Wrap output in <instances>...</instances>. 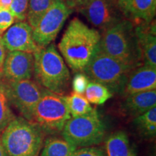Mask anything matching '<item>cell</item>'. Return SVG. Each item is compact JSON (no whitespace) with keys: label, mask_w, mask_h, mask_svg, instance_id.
I'll return each mask as SVG.
<instances>
[{"label":"cell","mask_w":156,"mask_h":156,"mask_svg":"<svg viewBox=\"0 0 156 156\" xmlns=\"http://www.w3.org/2000/svg\"><path fill=\"white\" fill-rule=\"evenodd\" d=\"M101 34L83 21L74 18L64 31L58 48L69 67L83 73L98 48Z\"/></svg>","instance_id":"obj_1"},{"label":"cell","mask_w":156,"mask_h":156,"mask_svg":"<svg viewBox=\"0 0 156 156\" xmlns=\"http://www.w3.org/2000/svg\"><path fill=\"white\" fill-rule=\"evenodd\" d=\"M99 49L107 55L134 68L139 67L142 55L133 24L123 19L101 35Z\"/></svg>","instance_id":"obj_2"},{"label":"cell","mask_w":156,"mask_h":156,"mask_svg":"<svg viewBox=\"0 0 156 156\" xmlns=\"http://www.w3.org/2000/svg\"><path fill=\"white\" fill-rule=\"evenodd\" d=\"M34 56V73L37 83L44 89L62 95L68 88L70 74L54 44L39 48Z\"/></svg>","instance_id":"obj_3"},{"label":"cell","mask_w":156,"mask_h":156,"mask_svg":"<svg viewBox=\"0 0 156 156\" xmlns=\"http://www.w3.org/2000/svg\"><path fill=\"white\" fill-rule=\"evenodd\" d=\"M7 156H39L44 133L34 123L15 117L0 136Z\"/></svg>","instance_id":"obj_4"},{"label":"cell","mask_w":156,"mask_h":156,"mask_svg":"<svg viewBox=\"0 0 156 156\" xmlns=\"http://www.w3.org/2000/svg\"><path fill=\"white\" fill-rule=\"evenodd\" d=\"M135 68L98 49L83 73L89 80L102 84L112 93L123 92L126 80Z\"/></svg>","instance_id":"obj_5"},{"label":"cell","mask_w":156,"mask_h":156,"mask_svg":"<svg viewBox=\"0 0 156 156\" xmlns=\"http://www.w3.org/2000/svg\"><path fill=\"white\" fill-rule=\"evenodd\" d=\"M71 117L64 95L43 89L31 122L36 124L44 133H55L62 131Z\"/></svg>","instance_id":"obj_6"},{"label":"cell","mask_w":156,"mask_h":156,"mask_svg":"<svg viewBox=\"0 0 156 156\" xmlns=\"http://www.w3.org/2000/svg\"><path fill=\"white\" fill-rule=\"evenodd\" d=\"M64 139L75 147H90L101 143L105 137V125L93 108L83 116L71 117L62 130Z\"/></svg>","instance_id":"obj_7"},{"label":"cell","mask_w":156,"mask_h":156,"mask_svg":"<svg viewBox=\"0 0 156 156\" xmlns=\"http://www.w3.org/2000/svg\"><path fill=\"white\" fill-rule=\"evenodd\" d=\"M73 12L64 0H55L33 29V37L38 47H46L55 40L66 20Z\"/></svg>","instance_id":"obj_8"},{"label":"cell","mask_w":156,"mask_h":156,"mask_svg":"<svg viewBox=\"0 0 156 156\" xmlns=\"http://www.w3.org/2000/svg\"><path fill=\"white\" fill-rule=\"evenodd\" d=\"M4 83L10 105L18 111L23 118L31 122L43 89L38 83L30 80Z\"/></svg>","instance_id":"obj_9"},{"label":"cell","mask_w":156,"mask_h":156,"mask_svg":"<svg viewBox=\"0 0 156 156\" xmlns=\"http://www.w3.org/2000/svg\"><path fill=\"white\" fill-rule=\"evenodd\" d=\"M77 10L94 27L103 31L112 28L123 20V13L118 0H92Z\"/></svg>","instance_id":"obj_10"},{"label":"cell","mask_w":156,"mask_h":156,"mask_svg":"<svg viewBox=\"0 0 156 156\" xmlns=\"http://www.w3.org/2000/svg\"><path fill=\"white\" fill-rule=\"evenodd\" d=\"M34 54L25 51H9L6 55L2 77L4 82L30 80L34 74Z\"/></svg>","instance_id":"obj_11"},{"label":"cell","mask_w":156,"mask_h":156,"mask_svg":"<svg viewBox=\"0 0 156 156\" xmlns=\"http://www.w3.org/2000/svg\"><path fill=\"white\" fill-rule=\"evenodd\" d=\"M2 39L5 48L9 51H17L34 54L40 48L34 41L30 25L23 21L9 27Z\"/></svg>","instance_id":"obj_12"},{"label":"cell","mask_w":156,"mask_h":156,"mask_svg":"<svg viewBox=\"0 0 156 156\" xmlns=\"http://www.w3.org/2000/svg\"><path fill=\"white\" fill-rule=\"evenodd\" d=\"M156 68L144 65L134 69L129 75L124 85V95H127L144 91L155 90Z\"/></svg>","instance_id":"obj_13"},{"label":"cell","mask_w":156,"mask_h":156,"mask_svg":"<svg viewBox=\"0 0 156 156\" xmlns=\"http://www.w3.org/2000/svg\"><path fill=\"white\" fill-rule=\"evenodd\" d=\"M145 23L134 28L142 59L145 65L156 68V36L155 23Z\"/></svg>","instance_id":"obj_14"},{"label":"cell","mask_w":156,"mask_h":156,"mask_svg":"<svg viewBox=\"0 0 156 156\" xmlns=\"http://www.w3.org/2000/svg\"><path fill=\"white\" fill-rule=\"evenodd\" d=\"M122 12L129 19L151 23L155 16L156 0H127Z\"/></svg>","instance_id":"obj_15"},{"label":"cell","mask_w":156,"mask_h":156,"mask_svg":"<svg viewBox=\"0 0 156 156\" xmlns=\"http://www.w3.org/2000/svg\"><path fill=\"white\" fill-rule=\"evenodd\" d=\"M124 110L130 116L136 117L156 107V90L144 91L127 95Z\"/></svg>","instance_id":"obj_16"},{"label":"cell","mask_w":156,"mask_h":156,"mask_svg":"<svg viewBox=\"0 0 156 156\" xmlns=\"http://www.w3.org/2000/svg\"><path fill=\"white\" fill-rule=\"evenodd\" d=\"M107 156H136L130 145L128 136L119 131L108 136L106 142Z\"/></svg>","instance_id":"obj_17"},{"label":"cell","mask_w":156,"mask_h":156,"mask_svg":"<svg viewBox=\"0 0 156 156\" xmlns=\"http://www.w3.org/2000/svg\"><path fill=\"white\" fill-rule=\"evenodd\" d=\"M42 148L41 156H71L77 147L64 139L52 136L45 141Z\"/></svg>","instance_id":"obj_18"},{"label":"cell","mask_w":156,"mask_h":156,"mask_svg":"<svg viewBox=\"0 0 156 156\" xmlns=\"http://www.w3.org/2000/svg\"><path fill=\"white\" fill-rule=\"evenodd\" d=\"M55 0H29L27 12L28 23L34 29Z\"/></svg>","instance_id":"obj_19"},{"label":"cell","mask_w":156,"mask_h":156,"mask_svg":"<svg viewBox=\"0 0 156 156\" xmlns=\"http://www.w3.org/2000/svg\"><path fill=\"white\" fill-rule=\"evenodd\" d=\"M84 95L89 103L96 105L103 104L113 96L108 87L95 82H89Z\"/></svg>","instance_id":"obj_20"},{"label":"cell","mask_w":156,"mask_h":156,"mask_svg":"<svg viewBox=\"0 0 156 156\" xmlns=\"http://www.w3.org/2000/svg\"><path fill=\"white\" fill-rule=\"evenodd\" d=\"M134 123L141 134L147 137H153L156 134V107L136 116Z\"/></svg>","instance_id":"obj_21"},{"label":"cell","mask_w":156,"mask_h":156,"mask_svg":"<svg viewBox=\"0 0 156 156\" xmlns=\"http://www.w3.org/2000/svg\"><path fill=\"white\" fill-rule=\"evenodd\" d=\"M66 103L72 117H77L87 114L93 110L88 101L83 95L72 93L64 96Z\"/></svg>","instance_id":"obj_22"},{"label":"cell","mask_w":156,"mask_h":156,"mask_svg":"<svg viewBox=\"0 0 156 156\" xmlns=\"http://www.w3.org/2000/svg\"><path fill=\"white\" fill-rule=\"evenodd\" d=\"M4 81L0 82V133L15 118L11 109Z\"/></svg>","instance_id":"obj_23"},{"label":"cell","mask_w":156,"mask_h":156,"mask_svg":"<svg viewBox=\"0 0 156 156\" xmlns=\"http://www.w3.org/2000/svg\"><path fill=\"white\" fill-rule=\"evenodd\" d=\"M29 0H12L9 10L18 22H23L27 17Z\"/></svg>","instance_id":"obj_24"},{"label":"cell","mask_w":156,"mask_h":156,"mask_svg":"<svg viewBox=\"0 0 156 156\" xmlns=\"http://www.w3.org/2000/svg\"><path fill=\"white\" fill-rule=\"evenodd\" d=\"M89 83V79L83 73H77L73 80V88L75 93L83 95Z\"/></svg>","instance_id":"obj_25"},{"label":"cell","mask_w":156,"mask_h":156,"mask_svg":"<svg viewBox=\"0 0 156 156\" xmlns=\"http://www.w3.org/2000/svg\"><path fill=\"white\" fill-rule=\"evenodd\" d=\"M15 20V17L9 9L0 8V30L2 32L11 27Z\"/></svg>","instance_id":"obj_26"},{"label":"cell","mask_w":156,"mask_h":156,"mask_svg":"<svg viewBox=\"0 0 156 156\" xmlns=\"http://www.w3.org/2000/svg\"><path fill=\"white\" fill-rule=\"evenodd\" d=\"M71 156H106L102 150L94 147H85L76 150Z\"/></svg>","instance_id":"obj_27"},{"label":"cell","mask_w":156,"mask_h":156,"mask_svg":"<svg viewBox=\"0 0 156 156\" xmlns=\"http://www.w3.org/2000/svg\"><path fill=\"white\" fill-rule=\"evenodd\" d=\"M6 57V48L4 46L2 36H0V78H2V75L3 70V65L5 59Z\"/></svg>","instance_id":"obj_28"},{"label":"cell","mask_w":156,"mask_h":156,"mask_svg":"<svg viewBox=\"0 0 156 156\" xmlns=\"http://www.w3.org/2000/svg\"><path fill=\"white\" fill-rule=\"evenodd\" d=\"M64 1L70 8L73 9V7H75V8L77 9L78 7H81V6L92 1V0H64Z\"/></svg>","instance_id":"obj_29"},{"label":"cell","mask_w":156,"mask_h":156,"mask_svg":"<svg viewBox=\"0 0 156 156\" xmlns=\"http://www.w3.org/2000/svg\"><path fill=\"white\" fill-rule=\"evenodd\" d=\"M12 0H0V8L9 9Z\"/></svg>","instance_id":"obj_30"},{"label":"cell","mask_w":156,"mask_h":156,"mask_svg":"<svg viewBox=\"0 0 156 156\" xmlns=\"http://www.w3.org/2000/svg\"><path fill=\"white\" fill-rule=\"evenodd\" d=\"M0 156H7L5 149H4L2 144L1 140H0Z\"/></svg>","instance_id":"obj_31"},{"label":"cell","mask_w":156,"mask_h":156,"mask_svg":"<svg viewBox=\"0 0 156 156\" xmlns=\"http://www.w3.org/2000/svg\"><path fill=\"white\" fill-rule=\"evenodd\" d=\"M126 1H127V0H118V4L121 9V11H122V9L123 8V7H124V5H125Z\"/></svg>","instance_id":"obj_32"},{"label":"cell","mask_w":156,"mask_h":156,"mask_svg":"<svg viewBox=\"0 0 156 156\" xmlns=\"http://www.w3.org/2000/svg\"><path fill=\"white\" fill-rule=\"evenodd\" d=\"M2 33H3V32H2V31L1 30H0V36H1V35H2Z\"/></svg>","instance_id":"obj_33"}]
</instances>
